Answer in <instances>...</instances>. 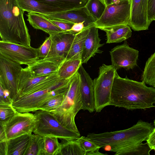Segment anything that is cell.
<instances>
[{"instance_id": "1", "label": "cell", "mask_w": 155, "mask_h": 155, "mask_svg": "<svg viewBox=\"0 0 155 155\" xmlns=\"http://www.w3.org/2000/svg\"><path fill=\"white\" fill-rule=\"evenodd\" d=\"M155 88L120 77L116 72L110 95V105L129 110H146L154 107Z\"/></svg>"}, {"instance_id": "2", "label": "cell", "mask_w": 155, "mask_h": 155, "mask_svg": "<svg viewBox=\"0 0 155 155\" xmlns=\"http://www.w3.org/2000/svg\"><path fill=\"white\" fill-rule=\"evenodd\" d=\"M17 0H0V35L2 41L30 46L31 38Z\"/></svg>"}, {"instance_id": "3", "label": "cell", "mask_w": 155, "mask_h": 155, "mask_svg": "<svg viewBox=\"0 0 155 155\" xmlns=\"http://www.w3.org/2000/svg\"><path fill=\"white\" fill-rule=\"evenodd\" d=\"M150 134L147 123L141 120L127 129L103 133L88 134L86 137L100 148L109 146L116 152L124 148L146 141Z\"/></svg>"}, {"instance_id": "4", "label": "cell", "mask_w": 155, "mask_h": 155, "mask_svg": "<svg viewBox=\"0 0 155 155\" xmlns=\"http://www.w3.org/2000/svg\"><path fill=\"white\" fill-rule=\"evenodd\" d=\"M80 84L81 77L78 71L71 79L68 90L62 104L51 112L63 126L78 133L80 132L75 124V119L78 112L82 110Z\"/></svg>"}, {"instance_id": "5", "label": "cell", "mask_w": 155, "mask_h": 155, "mask_svg": "<svg viewBox=\"0 0 155 155\" xmlns=\"http://www.w3.org/2000/svg\"><path fill=\"white\" fill-rule=\"evenodd\" d=\"M71 78L61 79L58 82L34 93L18 97L13 100L12 105L18 112H35L45 101L52 97L67 91Z\"/></svg>"}, {"instance_id": "6", "label": "cell", "mask_w": 155, "mask_h": 155, "mask_svg": "<svg viewBox=\"0 0 155 155\" xmlns=\"http://www.w3.org/2000/svg\"><path fill=\"white\" fill-rule=\"evenodd\" d=\"M36 123L33 133L40 136L55 137L69 140L80 137L78 133L63 126L51 113L39 110L34 112Z\"/></svg>"}, {"instance_id": "7", "label": "cell", "mask_w": 155, "mask_h": 155, "mask_svg": "<svg viewBox=\"0 0 155 155\" xmlns=\"http://www.w3.org/2000/svg\"><path fill=\"white\" fill-rule=\"evenodd\" d=\"M117 71L112 64H103L99 68L98 77L93 80L96 112H99L110 105L111 91Z\"/></svg>"}, {"instance_id": "8", "label": "cell", "mask_w": 155, "mask_h": 155, "mask_svg": "<svg viewBox=\"0 0 155 155\" xmlns=\"http://www.w3.org/2000/svg\"><path fill=\"white\" fill-rule=\"evenodd\" d=\"M131 0H125L113 3L106 7L101 17L96 20L94 25L101 28L129 25L130 21Z\"/></svg>"}, {"instance_id": "9", "label": "cell", "mask_w": 155, "mask_h": 155, "mask_svg": "<svg viewBox=\"0 0 155 155\" xmlns=\"http://www.w3.org/2000/svg\"><path fill=\"white\" fill-rule=\"evenodd\" d=\"M22 68L0 54V85L9 92L13 100L18 96L19 81Z\"/></svg>"}, {"instance_id": "10", "label": "cell", "mask_w": 155, "mask_h": 155, "mask_svg": "<svg viewBox=\"0 0 155 155\" xmlns=\"http://www.w3.org/2000/svg\"><path fill=\"white\" fill-rule=\"evenodd\" d=\"M0 54L14 62L28 66L39 59L38 48L2 40Z\"/></svg>"}, {"instance_id": "11", "label": "cell", "mask_w": 155, "mask_h": 155, "mask_svg": "<svg viewBox=\"0 0 155 155\" xmlns=\"http://www.w3.org/2000/svg\"><path fill=\"white\" fill-rule=\"evenodd\" d=\"M61 80L57 73L33 76L27 67L22 68L19 78V92L16 98L52 85Z\"/></svg>"}, {"instance_id": "12", "label": "cell", "mask_w": 155, "mask_h": 155, "mask_svg": "<svg viewBox=\"0 0 155 155\" xmlns=\"http://www.w3.org/2000/svg\"><path fill=\"white\" fill-rule=\"evenodd\" d=\"M36 123V118L34 114L17 111L13 117L4 125L7 140L24 134H32Z\"/></svg>"}, {"instance_id": "13", "label": "cell", "mask_w": 155, "mask_h": 155, "mask_svg": "<svg viewBox=\"0 0 155 155\" xmlns=\"http://www.w3.org/2000/svg\"><path fill=\"white\" fill-rule=\"evenodd\" d=\"M112 65L117 70L124 68L132 69L137 65L138 50L130 47L127 41L112 49L110 51Z\"/></svg>"}, {"instance_id": "14", "label": "cell", "mask_w": 155, "mask_h": 155, "mask_svg": "<svg viewBox=\"0 0 155 155\" xmlns=\"http://www.w3.org/2000/svg\"><path fill=\"white\" fill-rule=\"evenodd\" d=\"M148 0H131L129 25L134 31L147 30L150 25L148 19Z\"/></svg>"}, {"instance_id": "15", "label": "cell", "mask_w": 155, "mask_h": 155, "mask_svg": "<svg viewBox=\"0 0 155 155\" xmlns=\"http://www.w3.org/2000/svg\"><path fill=\"white\" fill-rule=\"evenodd\" d=\"M78 71L81 77L80 91L82 103V110L93 112L95 111L93 80L82 65Z\"/></svg>"}, {"instance_id": "16", "label": "cell", "mask_w": 155, "mask_h": 155, "mask_svg": "<svg viewBox=\"0 0 155 155\" xmlns=\"http://www.w3.org/2000/svg\"><path fill=\"white\" fill-rule=\"evenodd\" d=\"M76 34L70 31H62L49 35L51 43L46 57L58 56L65 58L70 49Z\"/></svg>"}, {"instance_id": "17", "label": "cell", "mask_w": 155, "mask_h": 155, "mask_svg": "<svg viewBox=\"0 0 155 155\" xmlns=\"http://www.w3.org/2000/svg\"><path fill=\"white\" fill-rule=\"evenodd\" d=\"M45 16L49 19L62 20L74 23L83 22L85 27L93 25L96 21L85 6Z\"/></svg>"}, {"instance_id": "18", "label": "cell", "mask_w": 155, "mask_h": 155, "mask_svg": "<svg viewBox=\"0 0 155 155\" xmlns=\"http://www.w3.org/2000/svg\"><path fill=\"white\" fill-rule=\"evenodd\" d=\"M65 58L53 56L40 58L27 66L31 75L38 76L57 73Z\"/></svg>"}, {"instance_id": "19", "label": "cell", "mask_w": 155, "mask_h": 155, "mask_svg": "<svg viewBox=\"0 0 155 155\" xmlns=\"http://www.w3.org/2000/svg\"><path fill=\"white\" fill-rule=\"evenodd\" d=\"M98 29L94 25L90 28L81 53L82 64L87 63L97 54H100L102 52L99 49L104 44L100 43L101 39L99 37Z\"/></svg>"}, {"instance_id": "20", "label": "cell", "mask_w": 155, "mask_h": 155, "mask_svg": "<svg viewBox=\"0 0 155 155\" xmlns=\"http://www.w3.org/2000/svg\"><path fill=\"white\" fill-rule=\"evenodd\" d=\"M27 21L35 29L40 30L49 35L63 31L44 15L34 12H28Z\"/></svg>"}, {"instance_id": "21", "label": "cell", "mask_w": 155, "mask_h": 155, "mask_svg": "<svg viewBox=\"0 0 155 155\" xmlns=\"http://www.w3.org/2000/svg\"><path fill=\"white\" fill-rule=\"evenodd\" d=\"M19 5L25 12H34L44 15L63 12L61 9L37 0H17Z\"/></svg>"}, {"instance_id": "22", "label": "cell", "mask_w": 155, "mask_h": 155, "mask_svg": "<svg viewBox=\"0 0 155 155\" xmlns=\"http://www.w3.org/2000/svg\"><path fill=\"white\" fill-rule=\"evenodd\" d=\"M81 54V53H78L64 60L57 72L58 76L60 79H70L78 71L82 64Z\"/></svg>"}, {"instance_id": "23", "label": "cell", "mask_w": 155, "mask_h": 155, "mask_svg": "<svg viewBox=\"0 0 155 155\" xmlns=\"http://www.w3.org/2000/svg\"><path fill=\"white\" fill-rule=\"evenodd\" d=\"M32 134H26L7 140V155H25Z\"/></svg>"}, {"instance_id": "24", "label": "cell", "mask_w": 155, "mask_h": 155, "mask_svg": "<svg viewBox=\"0 0 155 155\" xmlns=\"http://www.w3.org/2000/svg\"><path fill=\"white\" fill-rule=\"evenodd\" d=\"M99 29L106 33V43L121 42L128 39L132 35L130 27L127 25L102 28Z\"/></svg>"}, {"instance_id": "25", "label": "cell", "mask_w": 155, "mask_h": 155, "mask_svg": "<svg viewBox=\"0 0 155 155\" xmlns=\"http://www.w3.org/2000/svg\"><path fill=\"white\" fill-rule=\"evenodd\" d=\"M93 25L85 27L80 32L76 34L70 49L65 59L81 53L91 27Z\"/></svg>"}, {"instance_id": "26", "label": "cell", "mask_w": 155, "mask_h": 155, "mask_svg": "<svg viewBox=\"0 0 155 155\" xmlns=\"http://www.w3.org/2000/svg\"><path fill=\"white\" fill-rule=\"evenodd\" d=\"M63 12L85 6L87 0H37Z\"/></svg>"}, {"instance_id": "27", "label": "cell", "mask_w": 155, "mask_h": 155, "mask_svg": "<svg viewBox=\"0 0 155 155\" xmlns=\"http://www.w3.org/2000/svg\"><path fill=\"white\" fill-rule=\"evenodd\" d=\"M141 80L146 84L155 88V52L146 62Z\"/></svg>"}, {"instance_id": "28", "label": "cell", "mask_w": 155, "mask_h": 155, "mask_svg": "<svg viewBox=\"0 0 155 155\" xmlns=\"http://www.w3.org/2000/svg\"><path fill=\"white\" fill-rule=\"evenodd\" d=\"M58 155H85V152L77 139L61 140Z\"/></svg>"}, {"instance_id": "29", "label": "cell", "mask_w": 155, "mask_h": 155, "mask_svg": "<svg viewBox=\"0 0 155 155\" xmlns=\"http://www.w3.org/2000/svg\"><path fill=\"white\" fill-rule=\"evenodd\" d=\"M152 150L147 143H141L119 150L115 155H149Z\"/></svg>"}, {"instance_id": "30", "label": "cell", "mask_w": 155, "mask_h": 155, "mask_svg": "<svg viewBox=\"0 0 155 155\" xmlns=\"http://www.w3.org/2000/svg\"><path fill=\"white\" fill-rule=\"evenodd\" d=\"M44 137L32 134L31 141L25 155H45Z\"/></svg>"}, {"instance_id": "31", "label": "cell", "mask_w": 155, "mask_h": 155, "mask_svg": "<svg viewBox=\"0 0 155 155\" xmlns=\"http://www.w3.org/2000/svg\"><path fill=\"white\" fill-rule=\"evenodd\" d=\"M85 6L96 21L101 17L106 6L103 0H87Z\"/></svg>"}, {"instance_id": "32", "label": "cell", "mask_w": 155, "mask_h": 155, "mask_svg": "<svg viewBox=\"0 0 155 155\" xmlns=\"http://www.w3.org/2000/svg\"><path fill=\"white\" fill-rule=\"evenodd\" d=\"M66 93L58 94L51 97L43 103L39 107L38 110L50 112L55 110L62 104Z\"/></svg>"}, {"instance_id": "33", "label": "cell", "mask_w": 155, "mask_h": 155, "mask_svg": "<svg viewBox=\"0 0 155 155\" xmlns=\"http://www.w3.org/2000/svg\"><path fill=\"white\" fill-rule=\"evenodd\" d=\"M44 138L45 155H58L61 145L58 138L49 136H44Z\"/></svg>"}, {"instance_id": "34", "label": "cell", "mask_w": 155, "mask_h": 155, "mask_svg": "<svg viewBox=\"0 0 155 155\" xmlns=\"http://www.w3.org/2000/svg\"><path fill=\"white\" fill-rule=\"evenodd\" d=\"M17 112L12 104H0V124L5 125Z\"/></svg>"}, {"instance_id": "35", "label": "cell", "mask_w": 155, "mask_h": 155, "mask_svg": "<svg viewBox=\"0 0 155 155\" xmlns=\"http://www.w3.org/2000/svg\"><path fill=\"white\" fill-rule=\"evenodd\" d=\"M85 152V155L101 148L94 143L88 139L87 137L82 136L77 139Z\"/></svg>"}, {"instance_id": "36", "label": "cell", "mask_w": 155, "mask_h": 155, "mask_svg": "<svg viewBox=\"0 0 155 155\" xmlns=\"http://www.w3.org/2000/svg\"><path fill=\"white\" fill-rule=\"evenodd\" d=\"M51 43V39L49 36L38 48L39 59L45 58L47 56L50 51Z\"/></svg>"}, {"instance_id": "37", "label": "cell", "mask_w": 155, "mask_h": 155, "mask_svg": "<svg viewBox=\"0 0 155 155\" xmlns=\"http://www.w3.org/2000/svg\"><path fill=\"white\" fill-rule=\"evenodd\" d=\"M13 101L9 91L0 85V104H12Z\"/></svg>"}, {"instance_id": "38", "label": "cell", "mask_w": 155, "mask_h": 155, "mask_svg": "<svg viewBox=\"0 0 155 155\" xmlns=\"http://www.w3.org/2000/svg\"><path fill=\"white\" fill-rule=\"evenodd\" d=\"M63 31H69L74 23L60 19H50Z\"/></svg>"}, {"instance_id": "39", "label": "cell", "mask_w": 155, "mask_h": 155, "mask_svg": "<svg viewBox=\"0 0 155 155\" xmlns=\"http://www.w3.org/2000/svg\"><path fill=\"white\" fill-rule=\"evenodd\" d=\"M148 19L150 24L155 16V0H148Z\"/></svg>"}, {"instance_id": "40", "label": "cell", "mask_w": 155, "mask_h": 155, "mask_svg": "<svg viewBox=\"0 0 155 155\" xmlns=\"http://www.w3.org/2000/svg\"><path fill=\"white\" fill-rule=\"evenodd\" d=\"M146 141L149 147L153 150L155 149V127L150 134Z\"/></svg>"}, {"instance_id": "41", "label": "cell", "mask_w": 155, "mask_h": 155, "mask_svg": "<svg viewBox=\"0 0 155 155\" xmlns=\"http://www.w3.org/2000/svg\"><path fill=\"white\" fill-rule=\"evenodd\" d=\"M84 27L83 22L74 23L69 31L76 34L81 31Z\"/></svg>"}, {"instance_id": "42", "label": "cell", "mask_w": 155, "mask_h": 155, "mask_svg": "<svg viewBox=\"0 0 155 155\" xmlns=\"http://www.w3.org/2000/svg\"><path fill=\"white\" fill-rule=\"evenodd\" d=\"M7 140L0 142V155H7Z\"/></svg>"}, {"instance_id": "43", "label": "cell", "mask_w": 155, "mask_h": 155, "mask_svg": "<svg viewBox=\"0 0 155 155\" xmlns=\"http://www.w3.org/2000/svg\"><path fill=\"white\" fill-rule=\"evenodd\" d=\"M4 125L0 124V142L7 140Z\"/></svg>"}, {"instance_id": "44", "label": "cell", "mask_w": 155, "mask_h": 155, "mask_svg": "<svg viewBox=\"0 0 155 155\" xmlns=\"http://www.w3.org/2000/svg\"><path fill=\"white\" fill-rule=\"evenodd\" d=\"M125 0H103L106 6L113 3H118Z\"/></svg>"}, {"instance_id": "45", "label": "cell", "mask_w": 155, "mask_h": 155, "mask_svg": "<svg viewBox=\"0 0 155 155\" xmlns=\"http://www.w3.org/2000/svg\"><path fill=\"white\" fill-rule=\"evenodd\" d=\"M106 154H104V153H102L101 152H100L99 151V150H96L93 152H92L91 153H90L88 155H105Z\"/></svg>"}, {"instance_id": "46", "label": "cell", "mask_w": 155, "mask_h": 155, "mask_svg": "<svg viewBox=\"0 0 155 155\" xmlns=\"http://www.w3.org/2000/svg\"><path fill=\"white\" fill-rule=\"evenodd\" d=\"M153 125L155 127V119L153 121Z\"/></svg>"}, {"instance_id": "47", "label": "cell", "mask_w": 155, "mask_h": 155, "mask_svg": "<svg viewBox=\"0 0 155 155\" xmlns=\"http://www.w3.org/2000/svg\"><path fill=\"white\" fill-rule=\"evenodd\" d=\"M154 20L155 21V16L154 18Z\"/></svg>"}, {"instance_id": "48", "label": "cell", "mask_w": 155, "mask_h": 155, "mask_svg": "<svg viewBox=\"0 0 155 155\" xmlns=\"http://www.w3.org/2000/svg\"><path fill=\"white\" fill-rule=\"evenodd\" d=\"M154 150L155 151V149Z\"/></svg>"}, {"instance_id": "49", "label": "cell", "mask_w": 155, "mask_h": 155, "mask_svg": "<svg viewBox=\"0 0 155 155\" xmlns=\"http://www.w3.org/2000/svg\"><path fill=\"white\" fill-rule=\"evenodd\" d=\"M154 107H155V106H154Z\"/></svg>"}]
</instances>
